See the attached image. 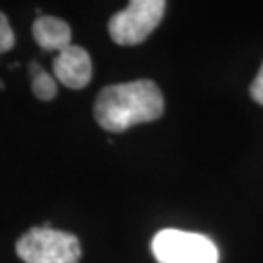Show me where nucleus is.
<instances>
[{
	"label": "nucleus",
	"mask_w": 263,
	"mask_h": 263,
	"mask_svg": "<svg viewBox=\"0 0 263 263\" xmlns=\"http://www.w3.org/2000/svg\"><path fill=\"white\" fill-rule=\"evenodd\" d=\"M2 88H4V84H2V80H0V90H2Z\"/></svg>",
	"instance_id": "10"
},
{
	"label": "nucleus",
	"mask_w": 263,
	"mask_h": 263,
	"mask_svg": "<svg viewBox=\"0 0 263 263\" xmlns=\"http://www.w3.org/2000/svg\"><path fill=\"white\" fill-rule=\"evenodd\" d=\"M33 37L37 41V45L45 51H65L66 47H70V39H72V31L70 26L59 18L53 16H41L33 22Z\"/></svg>",
	"instance_id": "6"
},
{
	"label": "nucleus",
	"mask_w": 263,
	"mask_h": 263,
	"mask_svg": "<svg viewBox=\"0 0 263 263\" xmlns=\"http://www.w3.org/2000/svg\"><path fill=\"white\" fill-rule=\"evenodd\" d=\"M16 252L24 263H78L82 255L74 234L55 230L49 224L28 230L18 240Z\"/></svg>",
	"instance_id": "2"
},
{
	"label": "nucleus",
	"mask_w": 263,
	"mask_h": 263,
	"mask_svg": "<svg viewBox=\"0 0 263 263\" xmlns=\"http://www.w3.org/2000/svg\"><path fill=\"white\" fill-rule=\"evenodd\" d=\"M16 45V37H14V31L10 28L6 16L0 12V55L6 53L10 49Z\"/></svg>",
	"instance_id": "8"
},
{
	"label": "nucleus",
	"mask_w": 263,
	"mask_h": 263,
	"mask_svg": "<svg viewBox=\"0 0 263 263\" xmlns=\"http://www.w3.org/2000/svg\"><path fill=\"white\" fill-rule=\"evenodd\" d=\"M29 76H31V90L35 98L41 102H49L57 96V78L45 72L39 63H31L29 65Z\"/></svg>",
	"instance_id": "7"
},
{
	"label": "nucleus",
	"mask_w": 263,
	"mask_h": 263,
	"mask_svg": "<svg viewBox=\"0 0 263 263\" xmlns=\"http://www.w3.org/2000/svg\"><path fill=\"white\" fill-rule=\"evenodd\" d=\"M92 59L86 49L70 45L61 51L53 61V76L70 90H82L92 80Z\"/></svg>",
	"instance_id": "5"
},
{
	"label": "nucleus",
	"mask_w": 263,
	"mask_h": 263,
	"mask_svg": "<svg viewBox=\"0 0 263 263\" xmlns=\"http://www.w3.org/2000/svg\"><path fill=\"white\" fill-rule=\"evenodd\" d=\"M164 98L152 80H135L104 88L94 105L98 125L109 133H121L141 123L162 117Z\"/></svg>",
	"instance_id": "1"
},
{
	"label": "nucleus",
	"mask_w": 263,
	"mask_h": 263,
	"mask_svg": "<svg viewBox=\"0 0 263 263\" xmlns=\"http://www.w3.org/2000/svg\"><path fill=\"white\" fill-rule=\"evenodd\" d=\"M164 12V0H133L109 20V35L117 45H139L158 28Z\"/></svg>",
	"instance_id": "4"
},
{
	"label": "nucleus",
	"mask_w": 263,
	"mask_h": 263,
	"mask_svg": "<svg viewBox=\"0 0 263 263\" xmlns=\"http://www.w3.org/2000/svg\"><path fill=\"white\" fill-rule=\"evenodd\" d=\"M250 94H252V98H254L257 104L263 105V65L259 68L257 76H255V80L250 86Z\"/></svg>",
	"instance_id": "9"
},
{
	"label": "nucleus",
	"mask_w": 263,
	"mask_h": 263,
	"mask_svg": "<svg viewBox=\"0 0 263 263\" xmlns=\"http://www.w3.org/2000/svg\"><path fill=\"white\" fill-rule=\"evenodd\" d=\"M158 263H218V250L207 236L166 228L152 238Z\"/></svg>",
	"instance_id": "3"
}]
</instances>
